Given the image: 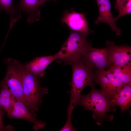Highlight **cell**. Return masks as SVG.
<instances>
[{
  "label": "cell",
  "mask_w": 131,
  "mask_h": 131,
  "mask_svg": "<svg viewBox=\"0 0 131 131\" xmlns=\"http://www.w3.org/2000/svg\"><path fill=\"white\" fill-rule=\"evenodd\" d=\"M50 0H21L17 7L20 11H24L28 15L27 19L31 24L38 21L40 17V11L38 8L44 3Z\"/></svg>",
  "instance_id": "7c38bea8"
},
{
  "label": "cell",
  "mask_w": 131,
  "mask_h": 131,
  "mask_svg": "<svg viewBox=\"0 0 131 131\" xmlns=\"http://www.w3.org/2000/svg\"><path fill=\"white\" fill-rule=\"evenodd\" d=\"M110 100L111 106H119L122 112L129 109L131 105V83L125 84Z\"/></svg>",
  "instance_id": "5bb4252c"
},
{
  "label": "cell",
  "mask_w": 131,
  "mask_h": 131,
  "mask_svg": "<svg viewBox=\"0 0 131 131\" xmlns=\"http://www.w3.org/2000/svg\"><path fill=\"white\" fill-rule=\"evenodd\" d=\"M106 44L110 66H131V46L116 45L114 42L108 41Z\"/></svg>",
  "instance_id": "ba28073f"
},
{
  "label": "cell",
  "mask_w": 131,
  "mask_h": 131,
  "mask_svg": "<svg viewBox=\"0 0 131 131\" xmlns=\"http://www.w3.org/2000/svg\"><path fill=\"white\" fill-rule=\"evenodd\" d=\"M108 70L123 83H131V66L111 65Z\"/></svg>",
  "instance_id": "9a60e30c"
},
{
  "label": "cell",
  "mask_w": 131,
  "mask_h": 131,
  "mask_svg": "<svg viewBox=\"0 0 131 131\" xmlns=\"http://www.w3.org/2000/svg\"><path fill=\"white\" fill-rule=\"evenodd\" d=\"M73 70L72 80L70 83L71 89L69 106L73 109L80 101L81 93L87 86H93L95 74L93 69L87 66L80 58L71 64Z\"/></svg>",
  "instance_id": "3957f363"
},
{
  "label": "cell",
  "mask_w": 131,
  "mask_h": 131,
  "mask_svg": "<svg viewBox=\"0 0 131 131\" xmlns=\"http://www.w3.org/2000/svg\"><path fill=\"white\" fill-rule=\"evenodd\" d=\"M90 92L86 95H81L78 104L85 109L92 111L95 119L104 116L111 107L110 99L101 91L91 87Z\"/></svg>",
  "instance_id": "277c9868"
},
{
  "label": "cell",
  "mask_w": 131,
  "mask_h": 131,
  "mask_svg": "<svg viewBox=\"0 0 131 131\" xmlns=\"http://www.w3.org/2000/svg\"><path fill=\"white\" fill-rule=\"evenodd\" d=\"M55 60L54 56L36 57L24 66L25 68L33 75L41 78L45 75L47 66Z\"/></svg>",
  "instance_id": "4fadbf2b"
},
{
  "label": "cell",
  "mask_w": 131,
  "mask_h": 131,
  "mask_svg": "<svg viewBox=\"0 0 131 131\" xmlns=\"http://www.w3.org/2000/svg\"><path fill=\"white\" fill-rule=\"evenodd\" d=\"M10 62L18 67L21 71L25 106L31 112L36 114L35 112L41 105L43 96L48 93V89L41 87L40 78L27 71L19 62L11 58Z\"/></svg>",
  "instance_id": "6da1fadb"
},
{
  "label": "cell",
  "mask_w": 131,
  "mask_h": 131,
  "mask_svg": "<svg viewBox=\"0 0 131 131\" xmlns=\"http://www.w3.org/2000/svg\"><path fill=\"white\" fill-rule=\"evenodd\" d=\"M131 1L128 2L123 7L119 15L115 18L116 21L124 15L129 14L131 13Z\"/></svg>",
  "instance_id": "ffe728a7"
},
{
  "label": "cell",
  "mask_w": 131,
  "mask_h": 131,
  "mask_svg": "<svg viewBox=\"0 0 131 131\" xmlns=\"http://www.w3.org/2000/svg\"><path fill=\"white\" fill-rule=\"evenodd\" d=\"M131 0H116L115 8L120 12L124 6Z\"/></svg>",
  "instance_id": "44dd1931"
},
{
  "label": "cell",
  "mask_w": 131,
  "mask_h": 131,
  "mask_svg": "<svg viewBox=\"0 0 131 131\" xmlns=\"http://www.w3.org/2000/svg\"><path fill=\"white\" fill-rule=\"evenodd\" d=\"M6 114L10 119H21L31 122L35 131L43 128L46 125L45 122L37 119L36 114L31 112L22 102L15 98L11 108Z\"/></svg>",
  "instance_id": "9c48e42d"
},
{
  "label": "cell",
  "mask_w": 131,
  "mask_h": 131,
  "mask_svg": "<svg viewBox=\"0 0 131 131\" xmlns=\"http://www.w3.org/2000/svg\"><path fill=\"white\" fill-rule=\"evenodd\" d=\"M14 98L5 86L0 84V108L6 114L11 108Z\"/></svg>",
  "instance_id": "e0dca14e"
},
{
  "label": "cell",
  "mask_w": 131,
  "mask_h": 131,
  "mask_svg": "<svg viewBox=\"0 0 131 131\" xmlns=\"http://www.w3.org/2000/svg\"><path fill=\"white\" fill-rule=\"evenodd\" d=\"M94 80L101 86L102 92L110 99L125 84L108 70H97L95 74Z\"/></svg>",
  "instance_id": "8992f818"
},
{
  "label": "cell",
  "mask_w": 131,
  "mask_h": 131,
  "mask_svg": "<svg viewBox=\"0 0 131 131\" xmlns=\"http://www.w3.org/2000/svg\"><path fill=\"white\" fill-rule=\"evenodd\" d=\"M89 34L71 30L61 49L54 55L55 60L59 63L70 65L81 58L86 50L91 45V41L87 39Z\"/></svg>",
  "instance_id": "7a4b0ae2"
},
{
  "label": "cell",
  "mask_w": 131,
  "mask_h": 131,
  "mask_svg": "<svg viewBox=\"0 0 131 131\" xmlns=\"http://www.w3.org/2000/svg\"><path fill=\"white\" fill-rule=\"evenodd\" d=\"M55 0V1L56 0Z\"/></svg>",
  "instance_id": "7402d4cb"
},
{
  "label": "cell",
  "mask_w": 131,
  "mask_h": 131,
  "mask_svg": "<svg viewBox=\"0 0 131 131\" xmlns=\"http://www.w3.org/2000/svg\"><path fill=\"white\" fill-rule=\"evenodd\" d=\"M61 20L71 30L89 34L90 33L85 14L75 12L73 8L65 11Z\"/></svg>",
  "instance_id": "30bf717a"
},
{
  "label": "cell",
  "mask_w": 131,
  "mask_h": 131,
  "mask_svg": "<svg viewBox=\"0 0 131 131\" xmlns=\"http://www.w3.org/2000/svg\"><path fill=\"white\" fill-rule=\"evenodd\" d=\"M5 112L0 108V131H12L14 130V128L12 126L8 124L6 126L4 125L3 118Z\"/></svg>",
  "instance_id": "d6986e66"
},
{
  "label": "cell",
  "mask_w": 131,
  "mask_h": 131,
  "mask_svg": "<svg viewBox=\"0 0 131 131\" xmlns=\"http://www.w3.org/2000/svg\"><path fill=\"white\" fill-rule=\"evenodd\" d=\"M72 112L70 111H67V121L65 125L60 131H76V129L74 128L72 125L71 118Z\"/></svg>",
  "instance_id": "ac0fdd59"
},
{
  "label": "cell",
  "mask_w": 131,
  "mask_h": 131,
  "mask_svg": "<svg viewBox=\"0 0 131 131\" xmlns=\"http://www.w3.org/2000/svg\"><path fill=\"white\" fill-rule=\"evenodd\" d=\"M98 6L99 15L97 19L95 22L98 25L102 22L106 23L110 27L116 34L120 35L121 30L116 26L115 20L111 12V3L109 0H96Z\"/></svg>",
  "instance_id": "8fae6325"
},
{
  "label": "cell",
  "mask_w": 131,
  "mask_h": 131,
  "mask_svg": "<svg viewBox=\"0 0 131 131\" xmlns=\"http://www.w3.org/2000/svg\"><path fill=\"white\" fill-rule=\"evenodd\" d=\"M7 64L5 76L0 84L5 86L14 98L25 105L22 75L19 68L15 65L5 61Z\"/></svg>",
  "instance_id": "5b68a950"
},
{
  "label": "cell",
  "mask_w": 131,
  "mask_h": 131,
  "mask_svg": "<svg viewBox=\"0 0 131 131\" xmlns=\"http://www.w3.org/2000/svg\"><path fill=\"white\" fill-rule=\"evenodd\" d=\"M81 58L87 66L93 69L95 67L98 70H102L110 66L106 48L98 49L91 45L86 50Z\"/></svg>",
  "instance_id": "52a82bcc"
},
{
  "label": "cell",
  "mask_w": 131,
  "mask_h": 131,
  "mask_svg": "<svg viewBox=\"0 0 131 131\" xmlns=\"http://www.w3.org/2000/svg\"><path fill=\"white\" fill-rule=\"evenodd\" d=\"M3 10L9 14L11 25H14L21 17V12H17L15 9L13 0H0V12Z\"/></svg>",
  "instance_id": "2e32d148"
}]
</instances>
